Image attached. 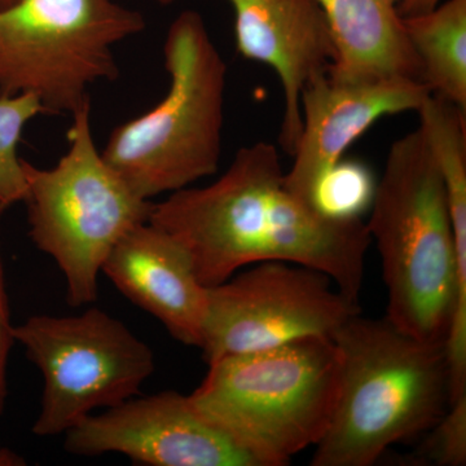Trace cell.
Instances as JSON below:
<instances>
[{"instance_id":"6da1fadb","label":"cell","mask_w":466,"mask_h":466,"mask_svg":"<svg viewBox=\"0 0 466 466\" xmlns=\"http://www.w3.org/2000/svg\"><path fill=\"white\" fill-rule=\"evenodd\" d=\"M149 222L182 245L207 288L242 267L288 262L323 272L359 303L372 244L366 222L325 216L293 195L274 144L242 147L216 182L153 202Z\"/></svg>"},{"instance_id":"7a4b0ae2","label":"cell","mask_w":466,"mask_h":466,"mask_svg":"<svg viewBox=\"0 0 466 466\" xmlns=\"http://www.w3.org/2000/svg\"><path fill=\"white\" fill-rule=\"evenodd\" d=\"M341 357L332 420L312 466H372L425 434L451 403L446 343L410 336L385 317L354 315L333 337Z\"/></svg>"},{"instance_id":"3957f363","label":"cell","mask_w":466,"mask_h":466,"mask_svg":"<svg viewBox=\"0 0 466 466\" xmlns=\"http://www.w3.org/2000/svg\"><path fill=\"white\" fill-rule=\"evenodd\" d=\"M366 225L381 258L385 318L422 341L446 343L455 236L443 180L419 128L391 144Z\"/></svg>"},{"instance_id":"277c9868","label":"cell","mask_w":466,"mask_h":466,"mask_svg":"<svg viewBox=\"0 0 466 466\" xmlns=\"http://www.w3.org/2000/svg\"><path fill=\"white\" fill-rule=\"evenodd\" d=\"M170 86L146 115L118 126L101 156L144 198L216 174L222 155L227 66L204 18L184 11L164 45Z\"/></svg>"},{"instance_id":"5b68a950","label":"cell","mask_w":466,"mask_h":466,"mask_svg":"<svg viewBox=\"0 0 466 466\" xmlns=\"http://www.w3.org/2000/svg\"><path fill=\"white\" fill-rule=\"evenodd\" d=\"M339 370L333 339L312 337L211 361L191 398L260 466H284L327 433Z\"/></svg>"},{"instance_id":"8992f818","label":"cell","mask_w":466,"mask_h":466,"mask_svg":"<svg viewBox=\"0 0 466 466\" xmlns=\"http://www.w3.org/2000/svg\"><path fill=\"white\" fill-rule=\"evenodd\" d=\"M69 149L56 167L23 161L29 236L57 263L72 306L95 302L99 274L119 238L148 222L152 201L135 195L95 146L91 103L72 115Z\"/></svg>"},{"instance_id":"52a82bcc","label":"cell","mask_w":466,"mask_h":466,"mask_svg":"<svg viewBox=\"0 0 466 466\" xmlns=\"http://www.w3.org/2000/svg\"><path fill=\"white\" fill-rule=\"evenodd\" d=\"M146 29L116 0H16L0 7V95L32 94L46 113H73L88 87L119 76L113 47Z\"/></svg>"},{"instance_id":"ba28073f","label":"cell","mask_w":466,"mask_h":466,"mask_svg":"<svg viewBox=\"0 0 466 466\" xmlns=\"http://www.w3.org/2000/svg\"><path fill=\"white\" fill-rule=\"evenodd\" d=\"M14 337L43 377L39 437L66 434L97 408L139 394L155 357L122 321L96 308L79 317L36 315L14 327Z\"/></svg>"},{"instance_id":"9c48e42d","label":"cell","mask_w":466,"mask_h":466,"mask_svg":"<svg viewBox=\"0 0 466 466\" xmlns=\"http://www.w3.org/2000/svg\"><path fill=\"white\" fill-rule=\"evenodd\" d=\"M359 303L323 272L288 262H262L208 288L200 349L207 363L279 348L303 339H330Z\"/></svg>"},{"instance_id":"30bf717a","label":"cell","mask_w":466,"mask_h":466,"mask_svg":"<svg viewBox=\"0 0 466 466\" xmlns=\"http://www.w3.org/2000/svg\"><path fill=\"white\" fill-rule=\"evenodd\" d=\"M67 452L122 453L152 466H260L249 451L208 419L191 395L162 391L86 416L66 433Z\"/></svg>"},{"instance_id":"8fae6325","label":"cell","mask_w":466,"mask_h":466,"mask_svg":"<svg viewBox=\"0 0 466 466\" xmlns=\"http://www.w3.org/2000/svg\"><path fill=\"white\" fill-rule=\"evenodd\" d=\"M431 91L408 78L341 82L328 73L312 79L300 95L302 131L285 171V186L300 200L315 205L319 184L343 153L379 119L417 112Z\"/></svg>"},{"instance_id":"7c38bea8","label":"cell","mask_w":466,"mask_h":466,"mask_svg":"<svg viewBox=\"0 0 466 466\" xmlns=\"http://www.w3.org/2000/svg\"><path fill=\"white\" fill-rule=\"evenodd\" d=\"M227 2L235 12L241 56L271 67L280 79L284 112L279 142L293 155L302 131L300 95L312 79L328 73L336 55L327 18L318 0Z\"/></svg>"},{"instance_id":"4fadbf2b","label":"cell","mask_w":466,"mask_h":466,"mask_svg":"<svg viewBox=\"0 0 466 466\" xmlns=\"http://www.w3.org/2000/svg\"><path fill=\"white\" fill-rule=\"evenodd\" d=\"M104 272L116 289L158 319L177 341L200 349L208 309V288L173 236L149 222L125 233Z\"/></svg>"},{"instance_id":"5bb4252c","label":"cell","mask_w":466,"mask_h":466,"mask_svg":"<svg viewBox=\"0 0 466 466\" xmlns=\"http://www.w3.org/2000/svg\"><path fill=\"white\" fill-rule=\"evenodd\" d=\"M334 43L328 75L341 82L408 78L422 82L398 9L383 0H318ZM424 84V82H422Z\"/></svg>"},{"instance_id":"9a60e30c","label":"cell","mask_w":466,"mask_h":466,"mask_svg":"<svg viewBox=\"0 0 466 466\" xmlns=\"http://www.w3.org/2000/svg\"><path fill=\"white\" fill-rule=\"evenodd\" d=\"M401 20L431 94L466 110V0Z\"/></svg>"},{"instance_id":"2e32d148","label":"cell","mask_w":466,"mask_h":466,"mask_svg":"<svg viewBox=\"0 0 466 466\" xmlns=\"http://www.w3.org/2000/svg\"><path fill=\"white\" fill-rule=\"evenodd\" d=\"M42 113L41 101L32 94L0 95V204L5 208L25 200L24 159L17 146L25 126Z\"/></svg>"},{"instance_id":"e0dca14e","label":"cell","mask_w":466,"mask_h":466,"mask_svg":"<svg viewBox=\"0 0 466 466\" xmlns=\"http://www.w3.org/2000/svg\"><path fill=\"white\" fill-rule=\"evenodd\" d=\"M376 184L364 165L339 161L319 184L315 205L325 216L361 218L370 208Z\"/></svg>"},{"instance_id":"ac0fdd59","label":"cell","mask_w":466,"mask_h":466,"mask_svg":"<svg viewBox=\"0 0 466 466\" xmlns=\"http://www.w3.org/2000/svg\"><path fill=\"white\" fill-rule=\"evenodd\" d=\"M425 441L403 459L406 465L464 466L466 464V394L451 401Z\"/></svg>"},{"instance_id":"d6986e66","label":"cell","mask_w":466,"mask_h":466,"mask_svg":"<svg viewBox=\"0 0 466 466\" xmlns=\"http://www.w3.org/2000/svg\"><path fill=\"white\" fill-rule=\"evenodd\" d=\"M5 205L0 204V219L5 211ZM16 342L14 337V325L11 324L7 291H5V271H3L2 257H0V416L5 412L7 400V363L9 351Z\"/></svg>"},{"instance_id":"ffe728a7","label":"cell","mask_w":466,"mask_h":466,"mask_svg":"<svg viewBox=\"0 0 466 466\" xmlns=\"http://www.w3.org/2000/svg\"><path fill=\"white\" fill-rule=\"evenodd\" d=\"M441 2V0H400L398 12L401 17L413 16V15L431 11Z\"/></svg>"},{"instance_id":"44dd1931","label":"cell","mask_w":466,"mask_h":466,"mask_svg":"<svg viewBox=\"0 0 466 466\" xmlns=\"http://www.w3.org/2000/svg\"><path fill=\"white\" fill-rule=\"evenodd\" d=\"M25 465L23 458L15 453L14 451L0 447V466H21Z\"/></svg>"},{"instance_id":"7402d4cb","label":"cell","mask_w":466,"mask_h":466,"mask_svg":"<svg viewBox=\"0 0 466 466\" xmlns=\"http://www.w3.org/2000/svg\"><path fill=\"white\" fill-rule=\"evenodd\" d=\"M14 2H16V0H0V7H5V5H11Z\"/></svg>"},{"instance_id":"603a6c76","label":"cell","mask_w":466,"mask_h":466,"mask_svg":"<svg viewBox=\"0 0 466 466\" xmlns=\"http://www.w3.org/2000/svg\"><path fill=\"white\" fill-rule=\"evenodd\" d=\"M383 2L389 3V5H395V3L400 2V0H383Z\"/></svg>"}]
</instances>
